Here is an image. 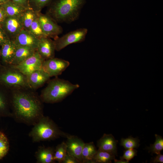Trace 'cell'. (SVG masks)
I'll return each instance as SVG.
<instances>
[{
  "instance_id": "1",
  "label": "cell",
  "mask_w": 163,
  "mask_h": 163,
  "mask_svg": "<svg viewBox=\"0 0 163 163\" xmlns=\"http://www.w3.org/2000/svg\"><path fill=\"white\" fill-rule=\"evenodd\" d=\"M12 117L18 122L34 125L43 115L42 101L31 89L10 90Z\"/></svg>"
},
{
  "instance_id": "2",
  "label": "cell",
  "mask_w": 163,
  "mask_h": 163,
  "mask_svg": "<svg viewBox=\"0 0 163 163\" xmlns=\"http://www.w3.org/2000/svg\"><path fill=\"white\" fill-rule=\"evenodd\" d=\"M86 0H54L47 14L57 23H70L76 20Z\"/></svg>"
},
{
  "instance_id": "3",
  "label": "cell",
  "mask_w": 163,
  "mask_h": 163,
  "mask_svg": "<svg viewBox=\"0 0 163 163\" xmlns=\"http://www.w3.org/2000/svg\"><path fill=\"white\" fill-rule=\"evenodd\" d=\"M48 82L40 96L42 102L46 103L60 102L80 87L78 84H72L57 77Z\"/></svg>"
},
{
  "instance_id": "4",
  "label": "cell",
  "mask_w": 163,
  "mask_h": 163,
  "mask_svg": "<svg viewBox=\"0 0 163 163\" xmlns=\"http://www.w3.org/2000/svg\"><path fill=\"white\" fill-rule=\"evenodd\" d=\"M33 126L29 135L34 142L54 140L60 137L66 138L69 135L62 131L47 116H43Z\"/></svg>"
},
{
  "instance_id": "5",
  "label": "cell",
  "mask_w": 163,
  "mask_h": 163,
  "mask_svg": "<svg viewBox=\"0 0 163 163\" xmlns=\"http://www.w3.org/2000/svg\"><path fill=\"white\" fill-rule=\"evenodd\" d=\"M0 66V85L9 90L31 89L26 76L18 69L11 65Z\"/></svg>"
},
{
  "instance_id": "6",
  "label": "cell",
  "mask_w": 163,
  "mask_h": 163,
  "mask_svg": "<svg viewBox=\"0 0 163 163\" xmlns=\"http://www.w3.org/2000/svg\"><path fill=\"white\" fill-rule=\"evenodd\" d=\"M86 28H80L70 31L54 40L56 50L59 51L72 43L84 41L87 34Z\"/></svg>"
},
{
  "instance_id": "7",
  "label": "cell",
  "mask_w": 163,
  "mask_h": 163,
  "mask_svg": "<svg viewBox=\"0 0 163 163\" xmlns=\"http://www.w3.org/2000/svg\"><path fill=\"white\" fill-rule=\"evenodd\" d=\"M38 18L43 32L46 37L55 40L62 33V27L46 14H43L40 12Z\"/></svg>"
},
{
  "instance_id": "8",
  "label": "cell",
  "mask_w": 163,
  "mask_h": 163,
  "mask_svg": "<svg viewBox=\"0 0 163 163\" xmlns=\"http://www.w3.org/2000/svg\"><path fill=\"white\" fill-rule=\"evenodd\" d=\"M69 65L70 63L68 61L53 57L44 60L42 68L50 77H56L61 75Z\"/></svg>"
},
{
  "instance_id": "9",
  "label": "cell",
  "mask_w": 163,
  "mask_h": 163,
  "mask_svg": "<svg viewBox=\"0 0 163 163\" xmlns=\"http://www.w3.org/2000/svg\"><path fill=\"white\" fill-rule=\"evenodd\" d=\"M44 60L36 50L33 55L23 62L17 65L12 66L27 76L41 69Z\"/></svg>"
},
{
  "instance_id": "10",
  "label": "cell",
  "mask_w": 163,
  "mask_h": 163,
  "mask_svg": "<svg viewBox=\"0 0 163 163\" xmlns=\"http://www.w3.org/2000/svg\"><path fill=\"white\" fill-rule=\"evenodd\" d=\"M66 143L67 152L76 158L80 163H82V152L85 143L77 136L69 135Z\"/></svg>"
},
{
  "instance_id": "11",
  "label": "cell",
  "mask_w": 163,
  "mask_h": 163,
  "mask_svg": "<svg viewBox=\"0 0 163 163\" xmlns=\"http://www.w3.org/2000/svg\"><path fill=\"white\" fill-rule=\"evenodd\" d=\"M2 28L10 39L14 40L23 29L21 17H7Z\"/></svg>"
},
{
  "instance_id": "12",
  "label": "cell",
  "mask_w": 163,
  "mask_h": 163,
  "mask_svg": "<svg viewBox=\"0 0 163 163\" xmlns=\"http://www.w3.org/2000/svg\"><path fill=\"white\" fill-rule=\"evenodd\" d=\"M13 40L18 46L27 47L37 50L40 39L23 29Z\"/></svg>"
},
{
  "instance_id": "13",
  "label": "cell",
  "mask_w": 163,
  "mask_h": 163,
  "mask_svg": "<svg viewBox=\"0 0 163 163\" xmlns=\"http://www.w3.org/2000/svg\"><path fill=\"white\" fill-rule=\"evenodd\" d=\"M55 51L54 40L48 37L40 39L37 51L44 60L54 57Z\"/></svg>"
},
{
  "instance_id": "14",
  "label": "cell",
  "mask_w": 163,
  "mask_h": 163,
  "mask_svg": "<svg viewBox=\"0 0 163 163\" xmlns=\"http://www.w3.org/2000/svg\"><path fill=\"white\" fill-rule=\"evenodd\" d=\"M31 88L35 89L42 86L49 80L50 77L41 68L26 76Z\"/></svg>"
},
{
  "instance_id": "15",
  "label": "cell",
  "mask_w": 163,
  "mask_h": 163,
  "mask_svg": "<svg viewBox=\"0 0 163 163\" xmlns=\"http://www.w3.org/2000/svg\"><path fill=\"white\" fill-rule=\"evenodd\" d=\"M0 85V117H12L11 92Z\"/></svg>"
},
{
  "instance_id": "16",
  "label": "cell",
  "mask_w": 163,
  "mask_h": 163,
  "mask_svg": "<svg viewBox=\"0 0 163 163\" xmlns=\"http://www.w3.org/2000/svg\"><path fill=\"white\" fill-rule=\"evenodd\" d=\"M1 46L0 53L3 65H11L14 56L17 46L13 40L9 38Z\"/></svg>"
},
{
  "instance_id": "17",
  "label": "cell",
  "mask_w": 163,
  "mask_h": 163,
  "mask_svg": "<svg viewBox=\"0 0 163 163\" xmlns=\"http://www.w3.org/2000/svg\"><path fill=\"white\" fill-rule=\"evenodd\" d=\"M118 141L111 134H104L97 141L98 149L117 155V144Z\"/></svg>"
},
{
  "instance_id": "18",
  "label": "cell",
  "mask_w": 163,
  "mask_h": 163,
  "mask_svg": "<svg viewBox=\"0 0 163 163\" xmlns=\"http://www.w3.org/2000/svg\"><path fill=\"white\" fill-rule=\"evenodd\" d=\"M54 149L51 147H40L35 154V156L38 163H53Z\"/></svg>"
},
{
  "instance_id": "19",
  "label": "cell",
  "mask_w": 163,
  "mask_h": 163,
  "mask_svg": "<svg viewBox=\"0 0 163 163\" xmlns=\"http://www.w3.org/2000/svg\"><path fill=\"white\" fill-rule=\"evenodd\" d=\"M1 6L7 17H20L27 9L11 0L8 1Z\"/></svg>"
},
{
  "instance_id": "20",
  "label": "cell",
  "mask_w": 163,
  "mask_h": 163,
  "mask_svg": "<svg viewBox=\"0 0 163 163\" xmlns=\"http://www.w3.org/2000/svg\"><path fill=\"white\" fill-rule=\"evenodd\" d=\"M36 50L25 46H18L11 65L15 66L23 62L33 55Z\"/></svg>"
},
{
  "instance_id": "21",
  "label": "cell",
  "mask_w": 163,
  "mask_h": 163,
  "mask_svg": "<svg viewBox=\"0 0 163 163\" xmlns=\"http://www.w3.org/2000/svg\"><path fill=\"white\" fill-rule=\"evenodd\" d=\"M97 151L93 142L85 143L82 152V163H94L92 159Z\"/></svg>"
},
{
  "instance_id": "22",
  "label": "cell",
  "mask_w": 163,
  "mask_h": 163,
  "mask_svg": "<svg viewBox=\"0 0 163 163\" xmlns=\"http://www.w3.org/2000/svg\"><path fill=\"white\" fill-rule=\"evenodd\" d=\"M40 12L35 11L31 8L26 9L21 17L24 29L29 31L31 24L35 19L38 17Z\"/></svg>"
},
{
  "instance_id": "23",
  "label": "cell",
  "mask_w": 163,
  "mask_h": 163,
  "mask_svg": "<svg viewBox=\"0 0 163 163\" xmlns=\"http://www.w3.org/2000/svg\"><path fill=\"white\" fill-rule=\"evenodd\" d=\"M115 157V155L112 153L98 149L92 160L94 163H110Z\"/></svg>"
},
{
  "instance_id": "24",
  "label": "cell",
  "mask_w": 163,
  "mask_h": 163,
  "mask_svg": "<svg viewBox=\"0 0 163 163\" xmlns=\"http://www.w3.org/2000/svg\"><path fill=\"white\" fill-rule=\"evenodd\" d=\"M67 153L66 142H63L58 145L54 149V159L59 163H62Z\"/></svg>"
},
{
  "instance_id": "25",
  "label": "cell",
  "mask_w": 163,
  "mask_h": 163,
  "mask_svg": "<svg viewBox=\"0 0 163 163\" xmlns=\"http://www.w3.org/2000/svg\"><path fill=\"white\" fill-rule=\"evenodd\" d=\"M9 140L6 135L0 131V160L8 154L9 150Z\"/></svg>"
},
{
  "instance_id": "26",
  "label": "cell",
  "mask_w": 163,
  "mask_h": 163,
  "mask_svg": "<svg viewBox=\"0 0 163 163\" xmlns=\"http://www.w3.org/2000/svg\"><path fill=\"white\" fill-rule=\"evenodd\" d=\"M29 31L39 39L47 37L44 33L38 17L36 18L31 24Z\"/></svg>"
},
{
  "instance_id": "27",
  "label": "cell",
  "mask_w": 163,
  "mask_h": 163,
  "mask_svg": "<svg viewBox=\"0 0 163 163\" xmlns=\"http://www.w3.org/2000/svg\"><path fill=\"white\" fill-rule=\"evenodd\" d=\"M140 140L138 138H133L131 136L125 139L122 138L120 140V145L126 149L137 148L139 145Z\"/></svg>"
},
{
  "instance_id": "28",
  "label": "cell",
  "mask_w": 163,
  "mask_h": 163,
  "mask_svg": "<svg viewBox=\"0 0 163 163\" xmlns=\"http://www.w3.org/2000/svg\"><path fill=\"white\" fill-rule=\"evenodd\" d=\"M155 141L153 144H151L150 146L147 148L149 152L158 154L163 149V138L158 134H155Z\"/></svg>"
},
{
  "instance_id": "29",
  "label": "cell",
  "mask_w": 163,
  "mask_h": 163,
  "mask_svg": "<svg viewBox=\"0 0 163 163\" xmlns=\"http://www.w3.org/2000/svg\"><path fill=\"white\" fill-rule=\"evenodd\" d=\"M52 0H29L30 7L35 11L40 12L46 6L50 5Z\"/></svg>"
},
{
  "instance_id": "30",
  "label": "cell",
  "mask_w": 163,
  "mask_h": 163,
  "mask_svg": "<svg viewBox=\"0 0 163 163\" xmlns=\"http://www.w3.org/2000/svg\"><path fill=\"white\" fill-rule=\"evenodd\" d=\"M137 151L134 149H127L124 151L123 155L120 157V158L129 161L137 155Z\"/></svg>"
},
{
  "instance_id": "31",
  "label": "cell",
  "mask_w": 163,
  "mask_h": 163,
  "mask_svg": "<svg viewBox=\"0 0 163 163\" xmlns=\"http://www.w3.org/2000/svg\"><path fill=\"white\" fill-rule=\"evenodd\" d=\"M62 163H80L75 158L70 155L67 152Z\"/></svg>"
},
{
  "instance_id": "32",
  "label": "cell",
  "mask_w": 163,
  "mask_h": 163,
  "mask_svg": "<svg viewBox=\"0 0 163 163\" xmlns=\"http://www.w3.org/2000/svg\"><path fill=\"white\" fill-rule=\"evenodd\" d=\"M9 39L4 30L2 27H0V46H2Z\"/></svg>"
},
{
  "instance_id": "33",
  "label": "cell",
  "mask_w": 163,
  "mask_h": 163,
  "mask_svg": "<svg viewBox=\"0 0 163 163\" xmlns=\"http://www.w3.org/2000/svg\"><path fill=\"white\" fill-rule=\"evenodd\" d=\"M24 8H30L29 5V0H11Z\"/></svg>"
},
{
  "instance_id": "34",
  "label": "cell",
  "mask_w": 163,
  "mask_h": 163,
  "mask_svg": "<svg viewBox=\"0 0 163 163\" xmlns=\"http://www.w3.org/2000/svg\"><path fill=\"white\" fill-rule=\"evenodd\" d=\"M7 17L5 12L3 8L0 5V27H1Z\"/></svg>"
},
{
  "instance_id": "35",
  "label": "cell",
  "mask_w": 163,
  "mask_h": 163,
  "mask_svg": "<svg viewBox=\"0 0 163 163\" xmlns=\"http://www.w3.org/2000/svg\"><path fill=\"white\" fill-rule=\"evenodd\" d=\"M152 163H163V155L160 153L157 154V155L152 160Z\"/></svg>"
},
{
  "instance_id": "36",
  "label": "cell",
  "mask_w": 163,
  "mask_h": 163,
  "mask_svg": "<svg viewBox=\"0 0 163 163\" xmlns=\"http://www.w3.org/2000/svg\"><path fill=\"white\" fill-rule=\"evenodd\" d=\"M114 162L115 163H128L129 162V161L124 160L120 159V160H118L116 159H114Z\"/></svg>"
},
{
  "instance_id": "37",
  "label": "cell",
  "mask_w": 163,
  "mask_h": 163,
  "mask_svg": "<svg viewBox=\"0 0 163 163\" xmlns=\"http://www.w3.org/2000/svg\"><path fill=\"white\" fill-rule=\"evenodd\" d=\"M9 0H0V5H1Z\"/></svg>"
},
{
  "instance_id": "38",
  "label": "cell",
  "mask_w": 163,
  "mask_h": 163,
  "mask_svg": "<svg viewBox=\"0 0 163 163\" xmlns=\"http://www.w3.org/2000/svg\"></svg>"
}]
</instances>
